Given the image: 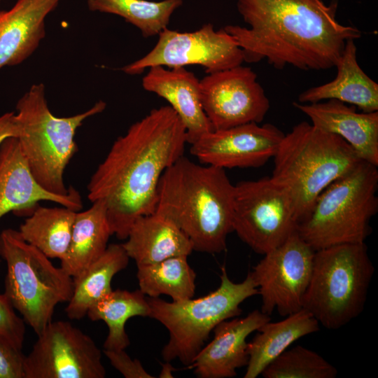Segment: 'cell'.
<instances>
[{
	"label": "cell",
	"mask_w": 378,
	"mask_h": 378,
	"mask_svg": "<svg viewBox=\"0 0 378 378\" xmlns=\"http://www.w3.org/2000/svg\"><path fill=\"white\" fill-rule=\"evenodd\" d=\"M187 143L185 125L169 105L150 111L113 142L87 188L91 202L105 203L118 239L125 240L138 218L155 212L159 181Z\"/></svg>",
	"instance_id": "cell-1"
},
{
	"label": "cell",
	"mask_w": 378,
	"mask_h": 378,
	"mask_svg": "<svg viewBox=\"0 0 378 378\" xmlns=\"http://www.w3.org/2000/svg\"><path fill=\"white\" fill-rule=\"evenodd\" d=\"M249 27L229 24L224 29L242 50L244 62H267L277 69L335 67L346 43L361 36L354 26L336 18L337 1L237 0Z\"/></svg>",
	"instance_id": "cell-2"
},
{
	"label": "cell",
	"mask_w": 378,
	"mask_h": 378,
	"mask_svg": "<svg viewBox=\"0 0 378 378\" xmlns=\"http://www.w3.org/2000/svg\"><path fill=\"white\" fill-rule=\"evenodd\" d=\"M234 185L225 169L198 164L181 156L162 174L155 214L173 222L193 251L219 253L233 231Z\"/></svg>",
	"instance_id": "cell-3"
},
{
	"label": "cell",
	"mask_w": 378,
	"mask_h": 378,
	"mask_svg": "<svg viewBox=\"0 0 378 378\" xmlns=\"http://www.w3.org/2000/svg\"><path fill=\"white\" fill-rule=\"evenodd\" d=\"M273 158L271 177L290 192L298 223L321 192L361 160L341 137L307 121L284 134Z\"/></svg>",
	"instance_id": "cell-4"
},
{
	"label": "cell",
	"mask_w": 378,
	"mask_h": 378,
	"mask_svg": "<svg viewBox=\"0 0 378 378\" xmlns=\"http://www.w3.org/2000/svg\"><path fill=\"white\" fill-rule=\"evenodd\" d=\"M106 103L99 101L85 112L57 117L50 111L43 83L32 85L16 104L17 137L31 173L46 190L67 195L64 185L66 167L77 151L74 136L88 118L102 112Z\"/></svg>",
	"instance_id": "cell-5"
},
{
	"label": "cell",
	"mask_w": 378,
	"mask_h": 378,
	"mask_svg": "<svg viewBox=\"0 0 378 378\" xmlns=\"http://www.w3.org/2000/svg\"><path fill=\"white\" fill-rule=\"evenodd\" d=\"M377 189V167L360 160L321 192L298 223V234L314 251L365 243L378 211Z\"/></svg>",
	"instance_id": "cell-6"
},
{
	"label": "cell",
	"mask_w": 378,
	"mask_h": 378,
	"mask_svg": "<svg viewBox=\"0 0 378 378\" xmlns=\"http://www.w3.org/2000/svg\"><path fill=\"white\" fill-rule=\"evenodd\" d=\"M374 272L365 243L316 250L302 308L319 325L339 329L363 312Z\"/></svg>",
	"instance_id": "cell-7"
},
{
	"label": "cell",
	"mask_w": 378,
	"mask_h": 378,
	"mask_svg": "<svg viewBox=\"0 0 378 378\" xmlns=\"http://www.w3.org/2000/svg\"><path fill=\"white\" fill-rule=\"evenodd\" d=\"M220 277L218 288L197 299L167 302L159 297L147 298L148 317L162 323L169 333V341L161 351L164 361L178 359L189 365L215 327L225 320L239 316L240 304L258 295L250 272L244 281L234 283L223 266Z\"/></svg>",
	"instance_id": "cell-8"
},
{
	"label": "cell",
	"mask_w": 378,
	"mask_h": 378,
	"mask_svg": "<svg viewBox=\"0 0 378 378\" xmlns=\"http://www.w3.org/2000/svg\"><path fill=\"white\" fill-rule=\"evenodd\" d=\"M0 255L7 267L4 293L38 335L52 321L56 306L70 300L73 277L10 228L0 234Z\"/></svg>",
	"instance_id": "cell-9"
},
{
	"label": "cell",
	"mask_w": 378,
	"mask_h": 378,
	"mask_svg": "<svg viewBox=\"0 0 378 378\" xmlns=\"http://www.w3.org/2000/svg\"><path fill=\"white\" fill-rule=\"evenodd\" d=\"M298 225L290 192L271 176L234 185L232 230L256 253L281 245Z\"/></svg>",
	"instance_id": "cell-10"
},
{
	"label": "cell",
	"mask_w": 378,
	"mask_h": 378,
	"mask_svg": "<svg viewBox=\"0 0 378 378\" xmlns=\"http://www.w3.org/2000/svg\"><path fill=\"white\" fill-rule=\"evenodd\" d=\"M158 36L149 52L121 70L129 75H137L155 66L175 68L200 65L209 74L244 62L242 50L234 38L224 28L216 30L211 23L193 31L181 32L167 27Z\"/></svg>",
	"instance_id": "cell-11"
},
{
	"label": "cell",
	"mask_w": 378,
	"mask_h": 378,
	"mask_svg": "<svg viewBox=\"0 0 378 378\" xmlns=\"http://www.w3.org/2000/svg\"><path fill=\"white\" fill-rule=\"evenodd\" d=\"M315 251L298 234L264 254L250 274L261 298V312L286 316L302 309Z\"/></svg>",
	"instance_id": "cell-12"
},
{
	"label": "cell",
	"mask_w": 378,
	"mask_h": 378,
	"mask_svg": "<svg viewBox=\"0 0 378 378\" xmlns=\"http://www.w3.org/2000/svg\"><path fill=\"white\" fill-rule=\"evenodd\" d=\"M23 363L24 378H104L102 352L94 341L65 321H51Z\"/></svg>",
	"instance_id": "cell-13"
},
{
	"label": "cell",
	"mask_w": 378,
	"mask_h": 378,
	"mask_svg": "<svg viewBox=\"0 0 378 378\" xmlns=\"http://www.w3.org/2000/svg\"><path fill=\"white\" fill-rule=\"evenodd\" d=\"M202 108L213 130L261 122L270 100L248 66H237L209 74L200 80Z\"/></svg>",
	"instance_id": "cell-14"
},
{
	"label": "cell",
	"mask_w": 378,
	"mask_h": 378,
	"mask_svg": "<svg viewBox=\"0 0 378 378\" xmlns=\"http://www.w3.org/2000/svg\"><path fill=\"white\" fill-rule=\"evenodd\" d=\"M284 134L272 124L249 122L206 133L190 144V151L206 165L257 168L274 158Z\"/></svg>",
	"instance_id": "cell-15"
},
{
	"label": "cell",
	"mask_w": 378,
	"mask_h": 378,
	"mask_svg": "<svg viewBox=\"0 0 378 378\" xmlns=\"http://www.w3.org/2000/svg\"><path fill=\"white\" fill-rule=\"evenodd\" d=\"M41 201L76 211L83 208L81 196L72 187L63 195L45 190L31 173L18 139H6L0 146V218L10 211L32 212Z\"/></svg>",
	"instance_id": "cell-16"
},
{
	"label": "cell",
	"mask_w": 378,
	"mask_h": 378,
	"mask_svg": "<svg viewBox=\"0 0 378 378\" xmlns=\"http://www.w3.org/2000/svg\"><path fill=\"white\" fill-rule=\"evenodd\" d=\"M271 320L269 315L255 309L244 318L234 317L218 323L214 337L204 345L188 365L199 378H230L248 361L246 338Z\"/></svg>",
	"instance_id": "cell-17"
},
{
	"label": "cell",
	"mask_w": 378,
	"mask_h": 378,
	"mask_svg": "<svg viewBox=\"0 0 378 378\" xmlns=\"http://www.w3.org/2000/svg\"><path fill=\"white\" fill-rule=\"evenodd\" d=\"M293 105L313 125L344 139L361 160L378 167V111L359 113L356 106L336 99Z\"/></svg>",
	"instance_id": "cell-18"
},
{
	"label": "cell",
	"mask_w": 378,
	"mask_h": 378,
	"mask_svg": "<svg viewBox=\"0 0 378 378\" xmlns=\"http://www.w3.org/2000/svg\"><path fill=\"white\" fill-rule=\"evenodd\" d=\"M142 86L168 102L185 125L188 144L213 130L202 108L200 80L185 67H150Z\"/></svg>",
	"instance_id": "cell-19"
},
{
	"label": "cell",
	"mask_w": 378,
	"mask_h": 378,
	"mask_svg": "<svg viewBox=\"0 0 378 378\" xmlns=\"http://www.w3.org/2000/svg\"><path fill=\"white\" fill-rule=\"evenodd\" d=\"M60 0H17L0 10V69L27 59L44 38L45 20Z\"/></svg>",
	"instance_id": "cell-20"
},
{
	"label": "cell",
	"mask_w": 378,
	"mask_h": 378,
	"mask_svg": "<svg viewBox=\"0 0 378 378\" xmlns=\"http://www.w3.org/2000/svg\"><path fill=\"white\" fill-rule=\"evenodd\" d=\"M356 52L354 40H349L335 64V78L301 92L298 102L310 104L336 99L353 105L362 112L378 111V84L360 68Z\"/></svg>",
	"instance_id": "cell-21"
},
{
	"label": "cell",
	"mask_w": 378,
	"mask_h": 378,
	"mask_svg": "<svg viewBox=\"0 0 378 378\" xmlns=\"http://www.w3.org/2000/svg\"><path fill=\"white\" fill-rule=\"evenodd\" d=\"M125 240L122 245L136 265L188 256L193 251L186 235L173 222L155 213L138 218Z\"/></svg>",
	"instance_id": "cell-22"
},
{
	"label": "cell",
	"mask_w": 378,
	"mask_h": 378,
	"mask_svg": "<svg viewBox=\"0 0 378 378\" xmlns=\"http://www.w3.org/2000/svg\"><path fill=\"white\" fill-rule=\"evenodd\" d=\"M317 320L303 308L280 321L263 324L248 343L244 378L261 375L267 366L298 340L319 330Z\"/></svg>",
	"instance_id": "cell-23"
},
{
	"label": "cell",
	"mask_w": 378,
	"mask_h": 378,
	"mask_svg": "<svg viewBox=\"0 0 378 378\" xmlns=\"http://www.w3.org/2000/svg\"><path fill=\"white\" fill-rule=\"evenodd\" d=\"M87 210L76 212L69 248L61 267L73 278L98 260L113 235L103 201L92 202Z\"/></svg>",
	"instance_id": "cell-24"
},
{
	"label": "cell",
	"mask_w": 378,
	"mask_h": 378,
	"mask_svg": "<svg viewBox=\"0 0 378 378\" xmlns=\"http://www.w3.org/2000/svg\"><path fill=\"white\" fill-rule=\"evenodd\" d=\"M122 244H109L104 253L74 279V290L65 309L70 319L80 320L88 309L110 293L113 276L128 265Z\"/></svg>",
	"instance_id": "cell-25"
},
{
	"label": "cell",
	"mask_w": 378,
	"mask_h": 378,
	"mask_svg": "<svg viewBox=\"0 0 378 378\" xmlns=\"http://www.w3.org/2000/svg\"><path fill=\"white\" fill-rule=\"evenodd\" d=\"M76 211L37 205L18 230L22 238L49 258L62 260L71 240Z\"/></svg>",
	"instance_id": "cell-26"
},
{
	"label": "cell",
	"mask_w": 378,
	"mask_h": 378,
	"mask_svg": "<svg viewBox=\"0 0 378 378\" xmlns=\"http://www.w3.org/2000/svg\"><path fill=\"white\" fill-rule=\"evenodd\" d=\"M149 312L147 298L139 289H117L96 302L87 315L92 321H103L108 327L104 349L125 350L130 344L125 328L126 322L134 316H148Z\"/></svg>",
	"instance_id": "cell-27"
},
{
	"label": "cell",
	"mask_w": 378,
	"mask_h": 378,
	"mask_svg": "<svg viewBox=\"0 0 378 378\" xmlns=\"http://www.w3.org/2000/svg\"><path fill=\"white\" fill-rule=\"evenodd\" d=\"M187 258L180 255L155 263L137 265L139 290L150 298L167 295L174 302L192 298L196 288V273Z\"/></svg>",
	"instance_id": "cell-28"
},
{
	"label": "cell",
	"mask_w": 378,
	"mask_h": 378,
	"mask_svg": "<svg viewBox=\"0 0 378 378\" xmlns=\"http://www.w3.org/2000/svg\"><path fill=\"white\" fill-rule=\"evenodd\" d=\"M89 10L122 18L139 29L144 38L158 35L167 27L183 0H87Z\"/></svg>",
	"instance_id": "cell-29"
},
{
	"label": "cell",
	"mask_w": 378,
	"mask_h": 378,
	"mask_svg": "<svg viewBox=\"0 0 378 378\" xmlns=\"http://www.w3.org/2000/svg\"><path fill=\"white\" fill-rule=\"evenodd\" d=\"M338 371L317 352L301 345L286 350L263 370L264 378H335Z\"/></svg>",
	"instance_id": "cell-30"
},
{
	"label": "cell",
	"mask_w": 378,
	"mask_h": 378,
	"mask_svg": "<svg viewBox=\"0 0 378 378\" xmlns=\"http://www.w3.org/2000/svg\"><path fill=\"white\" fill-rule=\"evenodd\" d=\"M15 310L6 294H0V340L21 350L25 337V322Z\"/></svg>",
	"instance_id": "cell-31"
},
{
	"label": "cell",
	"mask_w": 378,
	"mask_h": 378,
	"mask_svg": "<svg viewBox=\"0 0 378 378\" xmlns=\"http://www.w3.org/2000/svg\"><path fill=\"white\" fill-rule=\"evenodd\" d=\"M104 354L111 365L125 378H153L143 367L140 360L132 359L122 350H105Z\"/></svg>",
	"instance_id": "cell-32"
},
{
	"label": "cell",
	"mask_w": 378,
	"mask_h": 378,
	"mask_svg": "<svg viewBox=\"0 0 378 378\" xmlns=\"http://www.w3.org/2000/svg\"><path fill=\"white\" fill-rule=\"evenodd\" d=\"M24 356L0 340V378H24Z\"/></svg>",
	"instance_id": "cell-33"
},
{
	"label": "cell",
	"mask_w": 378,
	"mask_h": 378,
	"mask_svg": "<svg viewBox=\"0 0 378 378\" xmlns=\"http://www.w3.org/2000/svg\"><path fill=\"white\" fill-rule=\"evenodd\" d=\"M19 131L15 113L7 112L0 115V146L8 137L17 138Z\"/></svg>",
	"instance_id": "cell-34"
},
{
	"label": "cell",
	"mask_w": 378,
	"mask_h": 378,
	"mask_svg": "<svg viewBox=\"0 0 378 378\" xmlns=\"http://www.w3.org/2000/svg\"><path fill=\"white\" fill-rule=\"evenodd\" d=\"M176 369L170 364L169 362L165 361V363L162 364V370L159 374V377L169 378L173 377V372Z\"/></svg>",
	"instance_id": "cell-35"
},
{
	"label": "cell",
	"mask_w": 378,
	"mask_h": 378,
	"mask_svg": "<svg viewBox=\"0 0 378 378\" xmlns=\"http://www.w3.org/2000/svg\"><path fill=\"white\" fill-rule=\"evenodd\" d=\"M0 1H1V0H0Z\"/></svg>",
	"instance_id": "cell-36"
}]
</instances>
